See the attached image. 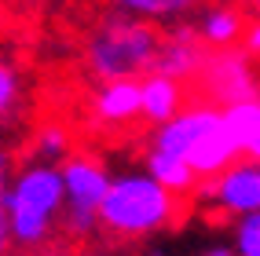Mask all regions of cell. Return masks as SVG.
<instances>
[{
  "label": "cell",
  "instance_id": "6da1fadb",
  "mask_svg": "<svg viewBox=\"0 0 260 256\" xmlns=\"http://www.w3.org/2000/svg\"><path fill=\"white\" fill-rule=\"evenodd\" d=\"M150 150H161V154L187 161L190 172L198 176V183H209L223 176L235 161H242L238 143L228 121H223V110H216L213 102H205L198 95H190V102L172 121L150 132Z\"/></svg>",
  "mask_w": 260,
  "mask_h": 256
},
{
  "label": "cell",
  "instance_id": "7a4b0ae2",
  "mask_svg": "<svg viewBox=\"0 0 260 256\" xmlns=\"http://www.w3.org/2000/svg\"><path fill=\"white\" fill-rule=\"evenodd\" d=\"M0 209L8 216L15 249H22L29 256L41 249H51V238L59 234L62 212H66L62 172L55 165H37V161L19 165L8 183V194L0 201Z\"/></svg>",
  "mask_w": 260,
  "mask_h": 256
},
{
  "label": "cell",
  "instance_id": "3957f363",
  "mask_svg": "<svg viewBox=\"0 0 260 256\" xmlns=\"http://www.w3.org/2000/svg\"><path fill=\"white\" fill-rule=\"evenodd\" d=\"M99 231L114 242H140L183 216L176 194L158 187L147 172H121L110 179V191L99 205Z\"/></svg>",
  "mask_w": 260,
  "mask_h": 256
},
{
  "label": "cell",
  "instance_id": "277c9868",
  "mask_svg": "<svg viewBox=\"0 0 260 256\" xmlns=\"http://www.w3.org/2000/svg\"><path fill=\"white\" fill-rule=\"evenodd\" d=\"M161 51V29L154 22H140L128 15H107L92 29L88 44H84V66L99 84L114 81H143L154 74Z\"/></svg>",
  "mask_w": 260,
  "mask_h": 256
},
{
  "label": "cell",
  "instance_id": "5b68a950",
  "mask_svg": "<svg viewBox=\"0 0 260 256\" xmlns=\"http://www.w3.org/2000/svg\"><path fill=\"white\" fill-rule=\"evenodd\" d=\"M62 172V194H66V212H62V238L70 242H84L99 231V205L110 191V168L103 165L95 154H81L74 150L70 158L59 165Z\"/></svg>",
  "mask_w": 260,
  "mask_h": 256
},
{
  "label": "cell",
  "instance_id": "8992f818",
  "mask_svg": "<svg viewBox=\"0 0 260 256\" xmlns=\"http://www.w3.org/2000/svg\"><path fill=\"white\" fill-rule=\"evenodd\" d=\"M198 99L213 102L216 110L223 106H235V102H246V99H256L260 88H256V74L249 59L242 55V51H209V59H205L202 74H198Z\"/></svg>",
  "mask_w": 260,
  "mask_h": 256
},
{
  "label": "cell",
  "instance_id": "52a82bcc",
  "mask_svg": "<svg viewBox=\"0 0 260 256\" xmlns=\"http://www.w3.org/2000/svg\"><path fill=\"white\" fill-rule=\"evenodd\" d=\"M194 198L220 209L223 216H235V220L260 212V165L235 161L223 176H216L209 183H198Z\"/></svg>",
  "mask_w": 260,
  "mask_h": 256
},
{
  "label": "cell",
  "instance_id": "ba28073f",
  "mask_svg": "<svg viewBox=\"0 0 260 256\" xmlns=\"http://www.w3.org/2000/svg\"><path fill=\"white\" fill-rule=\"evenodd\" d=\"M205 59H209V48L202 44L194 22H180L169 33H161V51H158V62H154V74L187 84V81H198Z\"/></svg>",
  "mask_w": 260,
  "mask_h": 256
},
{
  "label": "cell",
  "instance_id": "9c48e42d",
  "mask_svg": "<svg viewBox=\"0 0 260 256\" xmlns=\"http://www.w3.org/2000/svg\"><path fill=\"white\" fill-rule=\"evenodd\" d=\"M187 102H190L187 84L172 81V77L147 74L140 81V121H150L154 128H161L165 121H172Z\"/></svg>",
  "mask_w": 260,
  "mask_h": 256
},
{
  "label": "cell",
  "instance_id": "30bf717a",
  "mask_svg": "<svg viewBox=\"0 0 260 256\" xmlns=\"http://www.w3.org/2000/svg\"><path fill=\"white\" fill-rule=\"evenodd\" d=\"M88 106H92V117L107 128H125L132 121H140V81L99 84Z\"/></svg>",
  "mask_w": 260,
  "mask_h": 256
},
{
  "label": "cell",
  "instance_id": "8fae6325",
  "mask_svg": "<svg viewBox=\"0 0 260 256\" xmlns=\"http://www.w3.org/2000/svg\"><path fill=\"white\" fill-rule=\"evenodd\" d=\"M198 37L205 48H216V51H228L242 33H246V19H242V11L231 8V4H209L198 11Z\"/></svg>",
  "mask_w": 260,
  "mask_h": 256
},
{
  "label": "cell",
  "instance_id": "7c38bea8",
  "mask_svg": "<svg viewBox=\"0 0 260 256\" xmlns=\"http://www.w3.org/2000/svg\"><path fill=\"white\" fill-rule=\"evenodd\" d=\"M223 121H228L235 143H238L242 161L260 165V95L235 102V106H223Z\"/></svg>",
  "mask_w": 260,
  "mask_h": 256
},
{
  "label": "cell",
  "instance_id": "4fadbf2b",
  "mask_svg": "<svg viewBox=\"0 0 260 256\" xmlns=\"http://www.w3.org/2000/svg\"><path fill=\"white\" fill-rule=\"evenodd\" d=\"M143 165H147L143 172L158 183V187H165L169 194H176V198H194L198 176L190 172L187 161H180V158H172V154H161V150H150V147H147Z\"/></svg>",
  "mask_w": 260,
  "mask_h": 256
},
{
  "label": "cell",
  "instance_id": "5bb4252c",
  "mask_svg": "<svg viewBox=\"0 0 260 256\" xmlns=\"http://www.w3.org/2000/svg\"><path fill=\"white\" fill-rule=\"evenodd\" d=\"M29 154L33 158L29 161H37V165H62L66 158L74 154V139H70V132H66L62 121H44L33 128L29 135Z\"/></svg>",
  "mask_w": 260,
  "mask_h": 256
},
{
  "label": "cell",
  "instance_id": "9a60e30c",
  "mask_svg": "<svg viewBox=\"0 0 260 256\" xmlns=\"http://www.w3.org/2000/svg\"><path fill=\"white\" fill-rule=\"evenodd\" d=\"M117 8V15H128V19L140 22H165V19H183L187 11H194L202 0H110Z\"/></svg>",
  "mask_w": 260,
  "mask_h": 256
},
{
  "label": "cell",
  "instance_id": "2e32d148",
  "mask_svg": "<svg viewBox=\"0 0 260 256\" xmlns=\"http://www.w3.org/2000/svg\"><path fill=\"white\" fill-rule=\"evenodd\" d=\"M231 252L235 256H260V212L235 220V227H231Z\"/></svg>",
  "mask_w": 260,
  "mask_h": 256
},
{
  "label": "cell",
  "instance_id": "e0dca14e",
  "mask_svg": "<svg viewBox=\"0 0 260 256\" xmlns=\"http://www.w3.org/2000/svg\"><path fill=\"white\" fill-rule=\"evenodd\" d=\"M19 95H22V77H19V70H15L11 62L0 59V125L15 114Z\"/></svg>",
  "mask_w": 260,
  "mask_h": 256
},
{
  "label": "cell",
  "instance_id": "ac0fdd59",
  "mask_svg": "<svg viewBox=\"0 0 260 256\" xmlns=\"http://www.w3.org/2000/svg\"><path fill=\"white\" fill-rule=\"evenodd\" d=\"M242 55L246 59H260V22H249L242 33Z\"/></svg>",
  "mask_w": 260,
  "mask_h": 256
},
{
  "label": "cell",
  "instance_id": "d6986e66",
  "mask_svg": "<svg viewBox=\"0 0 260 256\" xmlns=\"http://www.w3.org/2000/svg\"><path fill=\"white\" fill-rule=\"evenodd\" d=\"M11 176H15V165H11V154L0 147V201H4V194H8V183H11Z\"/></svg>",
  "mask_w": 260,
  "mask_h": 256
},
{
  "label": "cell",
  "instance_id": "ffe728a7",
  "mask_svg": "<svg viewBox=\"0 0 260 256\" xmlns=\"http://www.w3.org/2000/svg\"><path fill=\"white\" fill-rule=\"evenodd\" d=\"M11 231H8V216H4V209H0V256H11Z\"/></svg>",
  "mask_w": 260,
  "mask_h": 256
},
{
  "label": "cell",
  "instance_id": "44dd1931",
  "mask_svg": "<svg viewBox=\"0 0 260 256\" xmlns=\"http://www.w3.org/2000/svg\"><path fill=\"white\" fill-rule=\"evenodd\" d=\"M33 256H74L70 249H41V252H33Z\"/></svg>",
  "mask_w": 260,
  "mask_h": 256
},
{
  "label": "cell",
  "instance_id": "7402d4cb",
  "mask_svg": "<svg viewBox=\"0 0 260 256\" xmlns=\"http://www.w3.org/2000/svg\"><path fill=\"white\" fill-rule=\"evenodd\" d=\"M198 256H235V252L223 249V245H216V249H205V252H198Z\"/></svg>",
  "mask_w": 260,
  "mask_h": 256
},
{
  "label": "cell",
  "instance_id": "603a6c76",
  "mask_svg": "<svg viewBox=\"0 0 260 256\" xmlns=\"http://www.w3.org/2000/svg\"><path fill=\"white\" fill-rule=\"evenodd\" d=\"M81 256H107V252H95V249H84Z\"/></svg>",
  "mask_w": 260,
  "mask_h": 256
},
{
  "label": "cell",
  "instance_id": "cb8c5ba5",
  "mask_svg": "<svg viewBox=\"0 0 260 256\" xmlns=\"http://www.w3.org/2000/svg\"><path fill=\"white\" fill-rule=\"evenodd\" d=\"M253 4H256V11H260V0H253Z\"/></svg>",
  "mask_w": 260,
  "mask_h": 256
}]
</instances>
